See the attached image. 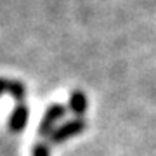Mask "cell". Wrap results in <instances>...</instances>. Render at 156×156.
<instances>
[{
	"label": "cell",
	"instance_id": "obj_1",
	"mask_svg": "<svg viewBox=\"0 0 156 156\" xmlns=\"http://www.w3.org/2000/svg\"><path fill=\"white\" fill-rule=\"evenodd\" d=\"M85 128H87V122L82 120V118H75L71 122H66L64 125H61L59 128H56L50 134L49 140L50 144H59V142H64V140L71 139L75 135H80Z\"/></svg>",
	"mask_w": 156,
	"mask_h": 156
},
{
	"label": "cell",
	"instance_id": "obj_2",
	"mask_svg": "<svg viewBox=\"0 0 156 156\" xmlns=\"http://www.w3.org/2000/svg\"><path fill=\"white\" fill-rule=\"evenodd\" d=\"M66 115V108L62 106V104H59V102H54L52 106L45 111L44 118H42V122H40V127H38V134L42 135V137H50V134L56 130V123L61 120L62 116Z\"/></svg>",
	"mask_w": 156,
	"mask_h": 156
},
{
	"label": "cell",
	"instance_id": "obj_3",
	"mask_svg": "<svg viewBox=\"0 0 156 156\" xmlns=\"http://www.w3.org/2000/svg\"><path fill=\"white\" fill-rule=\"evenodd\" d=\"M30 118V109L28 106L23 102V104H17L14 108V111L11 113V118H9V130L12 134H19L23 128L26 127Z\"/></svg>",
	"mask_w": 156,
	"mask_h": 156
},
{
	"label": "cell",
	"instance_id": "obj_4",
	"mask_svg": "<svg viewBox=\"0 0 156 156\" xmlns=\"http://www.w3.org/2000/svg\"><path fill=\"white\" fill-rule=\"evenodd\" d=\"M68 104H69V109H71L73 115H76L78 118H82L85 115V111H87V108H89V101H87V95L82 90H75L69 95Z\"/></svg>",
	"mask_w": 156,
	"mask_h": 156
},
{
	"label": "cell",
	"instance_id": "obj_5",
	"mask_svg": "<svg viewBox=\"0 0 156 156\" xmlns=\"http://www.w3.org/2000/svg\"><path fill=\"white\" fill-rule=\"evenodd\" d=\"M7 94H11L12 97L16 99L17 104H23V102H24V97H26V87H24V83L19 82V80H9Z\"/></svg>",
	"mask_w": 156,
	"mask_h": 156
},
{
	"label": "cell",
	"instance_id": "obj_6",
	"mask_svg": "<svg viewBox=\"0 0 156 156\" xmlns=\"http://www.w3.org/2000/svg\"><path fill=\"white\" fill-rule=\"evenodd\" d=\"M33 156H50L49 146H47V144H42V142L35 144V147H33Z\"/></svg>",
	"mask_w": 156,
	"mask_h": 156
},
{
	"label": "cell",
	"instance_id": "obj_7",
	"mask_svg": "<svg viewBox=\"0 0 156 156\" xmlns=\"http://www.w3.org/2000/svg\"><path fill=\"white\" fill-rule=\"evenodd\" d=\"M7 87H9V80H5V78H0V95L5 92L7 94Z\"/></svg>",
	"mask_w": 156,
	"mask_h": 156
}]
</instances>
